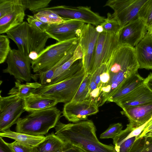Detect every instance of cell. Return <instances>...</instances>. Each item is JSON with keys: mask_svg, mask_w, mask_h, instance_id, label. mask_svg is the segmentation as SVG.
<instances>
[{"mask_svg": "<svg viewBox=\"0 0 152 152\" xmlns=\"http://www.w3.org/2000/svg\"><path fill=\"white\" fill-rule=\"evenodd\" d=\"M22 1L26 9H28L35 14L41 10L48 7L52 0H22Z\"/></svg>", "mask_w": 152, "mask_h": 152, "instance_id": "cell-33", "label": "cell"}, {"mask_svg": "<svg viewBox=\"0 0 152 152\" xmlns=\"http://www.w3.org/2000/svg\"><path fill=\"white\" fill-rule=\"evenodd\" d=\"M98 107L94 102L87 99L83 101L65 103L61 112L69 121L76 123L85 120L88 116L96 114Z\"/></svg>", "mask_w": 152, "mask_h": 152, "instance_id": "cell-12", "label": "cell"}, {"mask_svg": "<svg viewBox=\"0 0 152 152\" xmlns=\"http://www.w3.org/2000/svg\"><path fill=\"white\" fill-rule=\"evenodd\" d=\"M91 74L86 73L85 76L71 101L78 102L86 99L89 95V85Z\"/></svg>", "mask_w": 152, "mask_h": 152, "instance_id": "cell-29", "label": "cell"}, {"mask_svg": "<svg viewBox=\"0 0 152 152\" xmlns=\"http://www.w3.org/2000/svg\"><path fill=\"white\" fill-rule=\"evenodd\" d=\"M144 83L152 92V73H151L145 79Z\"/></svg>", "mask_w": 152, "mask_h": 152, "instance_id": "cell-42", "label": "cell"}, {"mask_svg": "<svg viewBox=\"0 0 152 152\" xmlns=\"http://www.w3.org/2000/svg\"><path fill=\"white\" fill-rule=\"evenodd\" d=\"M58 152H85L80 148L66 143Z\"/></svg>", "mask_w": 152, "mask_h": 152, "instance_id": "cell-39", "label": "cell"}, {"mask_svg": "<svg viewBox=\"0 0 152 152\" xmlns=\"http://www.w3.org/2000/svg\"><path fill=\"white\" fill-rule=\"evenodd\" d=\"M85 23L81 21L69 20L66 22L49 25L46 32L50 38L58 42L78 38Z\"/></svg>", "mask_w": 152, "mask_h": 152, "instance_id": "cell-13", "label": "cell"}, {"mask_svg": "<svg viewBox=\"0 0 152 152\" xmlns=\"http://www.w3.org/2000/svg\"><path fill=\"white\" fill-rule=\"evenodd\" d=\"M23 5L22 0H0V18L12 12Z\"/></svg>", "mask_w": 152, "mask_h": 152, "instance_id": "cell-32", "label": "cell"}, {"mask_svg": "<svg viewBox=\"0 0 152 152\" xmlns=\"http://www.w3.org/2000/svg\"><path fill=\"white\" fill-rule=\"evenodd\" d=\"M78 45L79 43L75 46L64 57L53 67L45 72L36 73L34 75H32V78L35 79L36 78L39 77V83L42 85L48 84L52 78L56 69L69 60L73 56Z\"/></svg>", "mask_w": 152, "mask_h": 152, "instance_id": "cell-26", "label": "cell"}, {"mask_svg": "<svg viewBox=\"0 0 152 152\" xmlns=\"http://www.w3.org/2000/svg\"><path fill=\"white\" fill-rule=\"evenodd\" d=\"M32 61L19 50L11 49L6 59L7 66L3 69V72L13 76L16 80L29 82L32 78L31 66Z\"/></svg>", "mask_w": 152, "mask_h": 152, "instance_id": "cell-9", "label": "cell"}, {"mask_svg": "<svg viewBox=\"0 0 152 152\" xmlns=\"http://www.w3.org/2000/svg\"><path fill=\"white\" fill-rule=\"evenodd\" d=\"M45 9L53 11L66 19L77 20L96 26L101 24L105 19L87 6L60 5Z\"/></svg>", "mask_w": 152, "mask_h": 152, "instance_id": "cell-7", "label": "cell"}, {"mask_svg": "<svg viewBox=\"0 0 152 152\" xmlns=\"http://www.w3.org/2000/svg\"><path fill=\"white\" fill-rule=\"evenodd\" d=\"M123 126L121 123H118L110 125L108 129L100 135L101 139L114 138L122 130Z\"/></svg>", "mask_w": 152, "mask_h": 152, "instance_id": "cell-36", "label": "cell"}, {"mask_svg": "<svg viewBox=\"0 0 152 152\" xmlns=\"http://www.w3.org/2000/svg\"><path fill=\"white\" fill-rule=\"evenodd\" d=\"M79 43V38L57 42L46 47L37 58L31 63L33 72L39 73L49 70L56 65Z\"/></svg>", "mask_w": 152, "mask_h": 152, "instance_id": "cell-5", "label": "cell"}, {"mask_svg": "<svg viewBox=\"0 0 152 152\" xmlns=\"http://www.w3.org/2000/svg\"><path fill=\"white\" fill-rule=\"evenodd\" d=\"M134 48L139 69H152V34L147 33Z\"/></svg>", "mask_w": 152, "mask_h": 152, "instance_id": "cell-17", "label": "cell"}, {"mask_svg": "<svg viewBox=\"0 0 152 152\" xmlns=\"http://www.w3.org/2000/svg\"><path fill=\"white\" fill-rule=\"evenodd\" d=\"M121 113L128 118L131 126L137 128L152 118V103L125 108Z\"/></svg>", "mask_w": 152, "mask_h": 152, "instance_id": "cell-16", "label": "cell"}, {"mask_svg": "<svg viewBox=\"0 0 152 152\" xmlns=\"http://www.w3.org/2000/svg\"><path fill=\"white\" fill-rule=\"evenodd\" d=\"M144 136L147 137H152V130L146 134Z\"/></svg>", "mask_w": 152, "mask_h": 152, "instance_id": "cell-45", "label": "cell"}, {"mask_svg": "<svg viewBox=\"0 0 152 152\" xmlns=\"http://www.w3.org/2000/svg\"><path fill=\"white\" fill-rule=\"evenodd\" d=\"M138 17L145 21L147 30L152 21V0H147L140 9Z\"/></svg>", "mask_w": 152, "mask_h": 152, "instance_id": "cell-34", "label": "cell"}, {"mask_svg": "<svg viewBox=\"0 0 152 152\" xmlns=\"http://www.w3.org/2000/svg\"><path fill=\"white\" fill-rule=\"evenodd\" d=\"M122 109L152 103V92L144 83L115 102Z\"/></svg>", "mask_w": 152, "mask_h": 152, "instance_id": "cell-15", "label": "cell"}, {"mask_svg": "<svg viewBox=\"0 0 152 152\" xmlns=\"http://www.w3.org/2000/svg\"><path fill=\"white\" fill-rule=\"evenodd\" d=\"M152 130V118L148 123L144 130L138 137H140L144 136L146 134Z\"/></svg>", "mask_w": 152, "mask_h": 152, "instance_id": "cell-41", "label": "cell"}, {"mask_svg": "<svg viewBox=\"0 0 152 152\" xmlns=\"http://www.w3.org/2000/svg\"><path fill=\"white\" fill-rule=\"evenodd\" d=\"M83 68L74 76L53 84L42 85L33 93L56 100L58 103L72 100L86 75Z\"/></svg>", "mask_w": 152, "mask_h": 152, "instance_id": "cell-4", "label": "cell"}, {"mask_svg": "<svg viewBox=\"0 0 152 152\" xmlns=\"http://www.w3.org/2000/svg\"><path fill=\"white\" fill-rule=\"evenodd\" d=\"M99 33L91 24L84 25L79 38L82 53L83 68L86 73H90L93 66L94 51Z\"/></svg>", "mask_w": 152, "mask_h": 152, "instance_id": "cell-11", "label": "cell"}, {"mask_svg": "<svg viewBox=\"0 0 152 152\" xmlns=\"http://www.w3.org/2000/svg\"><path fill=\"white\" fill-rule=\"evenodd\" d=\"M11 50L10 46L9 38L6 35H0V63L2 64L6 60Z\"/></svg>", "mask_w": 152, "mask_h": 152, "instance_id": "cell-35", "label": "cell"}, {"mask_svg": "<svg viewBox=\"0 0 152 152\" xmlns=\"http://www.w3.org/2000/svg\"><path fill=\"white\" fill-rule=\"evenodd\" d=\"M147 31L145 22L138 17L121 29L118 34L119 45L134 47L143 38Z\"/></svg>", "mask_w": 152, "mask_h": 152, "instance_id": "cell-14", "label": "cell"}, {"mask_svg": "<svg viewBox=\"0 0 152 152\" xmlns=\"http://www.w3.org/2000/svg\"><path fill=\"white\" fill-rule=\"evenodd\" d=\"M0 152H14L6 142L0 137Z\"/></svg>", "mask_w": 152, "mask_h": 152, "instance_id": "cell-40", "label": "cell"}, {"mask_svg": "<svg viewBox=\"0 0 152 152\" xmlns=\"http://www.w3.org/2000/svg\"><path fill=\"white\" fill-rule=\"evenodd\" d=\"M107 64V69L101 75L98 88L100 92L96 102L98 107L107 102L122 83L139 69L136 60L123 56L110 59Z\"/></svg>", "mask_w": 152, "mask_h": 152, "instance_id": "cell-2", "label": "cell"}, {"mask_svg": "<svg viewBox=\"0 0 152 152\" xmlns=\"http://www.w3.org/2000/svg\"><path fill=\"white\" fill-rule=\"evenodd\" d=\"M118 34H113L104 31L99 34L91 74H92L102 64L107 63L109 60L114 51L119 45Z\"/></svg>", "mask_w": 152, "mask_h": 152, "instance_id": "cell-10", "label": "cell"}, {"mask_svg": "<svg viewBox=\"0 0 152 152\" xmlns=\"http://www.w3.org/2000/svg\"><path fill=\"white\" fill-rule=\"evenodd\" d=\"M147 0H109L104 7H108L120 25L121 29L138 18L139 12Z\"/></svg>", "mask_w": 152, "mask_h": 152, "instance_id": "cell-8", "label": "cell"}, {"mask_svg": "<svg viewBox=\"0 0 152 152\" xmlns=\"http://www.w3.org/2000/svg\"><path fill=\"white\" fill-rule=\"evenodd\" d=\"M33 16L41 22L48 25L61 23L69 20L61 17L52 10L45 9L41 10Z\"/></svg>", "mask_w": 152, "mask_h": 152, "instance_id": "cell-28", "label": "cell"}, {"mask_svg": "<svg viewBox=\"0 0 152 152\" xmlns=\"http://www.w3.org/2000/svg\"><path fill=\"white\" fill-rule=\"evenodd\" d=\"M15 86L9 91V95H15L18 97L24 98L33 93L42 85L37 82H26L25 84L21 83V82L16 80L15 82Z\"/></svg>", "mask_w": 152, "mask_h": 152, "instance_id": "cell-27", "label": "cell"}, {"mask_svg": "<svg viewBox=\"0 0 152 152\" xmlns=\"http://www.w3.org/2000/svg\"><path fill=\"white\" fill-rule=\"evenodd\" d=\"M26 8L23 5L12 12L0 18V34L6 33L24 21Z\"/></svg>", "mask_w": 152, "mask_h": 152, "instance_id": "cell-22", "label": "cell"}, {"mask_svg": "<svg viewBox=\"0 0 152 152\" xmlns=\"http://www.w3.org/2000/svg\"><path fill=\"white\" fill-rule=\"evenodd\" d=\"M24 99L25 111L31 113L55 107L58 103L55 99L34 93Z\"/></svg>", "mask_w": 152, "mask_h": 152, "instance_id": "cell-21", "label": "cell"}, {"mask_svg": "<svg viewBox=\"0 0 152 152\" xmlns=\"http://www.w3.org/2000/svg\"><path fill=\"white\" fill-rule=\"evenodd\" d=\"M129 152H152V137H137Z\"/></svg>", "mask_w": 152, "mask_h": 152, "instance_id": "cell-30", "label": "cell"}, {"mask_svg": "<svg viewBox=\"0 0 152 152\" xmlns=\"http://www.w3.org/2000/svg\"><path fill=\"white\" fill-rule=\"evenodd\" d=\"M29 27L28 23L24 21L6 33L7 36L16 44L18 50L27 57L29 53Z\"/></svg>", "mask_w": 152, "mask_h": 152, "instance_id": "cell-18", "label": "cell"}, {"mask_svg": "<svg viewBox=\"0 0 152 152\" xmlns=\"http://www.w3.org/2000/svg\"><path fill=\"white\" fill-rule=\"evenodd\" d=\"M49 38V36L46 32L39 31L29 25L28 57L32 61L36 59L44 50L46 42Z\"/></svg>", "mask_w": 152, "mask_h": 152, "instance_id": "cell-19", "label": "cell"}, {"mask_svg": "<svg viewBox=\"0 0 152 152\" xmlns=\"http://www.w3.org/2000/svg\"><path fill=\"white\" fill-rule=\"evenodd\" d=\"M100 25L104 31L109 34H118L121 29L120 25L113 14L109 12L107 13V18Z\"/></svg>", "mask_w": 152, "mask_h": 152, "instance_id": "cell-31", "label": "cell"}, {"mask_svg": "<svg viewBox=\"0 0 152 152\" xmlns=\"http://www.w3.org/2000/svg\"><path fill=\"white\" fill-rule=\"evenodd\" d=\"M95 29L96 31L99 33L104 32L103 28L101 25H98L95 27Z\"/></svg>", "mask_w": 152, "mask_h": 152, "instance_id": "cell-43", "label": "cell"}, {"mask_svg": "<svg viewBox=\"0 0 152 152\" xmlns=\"http://www.w3.org/2000/svg\"><path fill=\"white\" fill-rule=\"evenodd\" d=\"M54 128L55 134L63 141L85 152H116L113 145L104 144L99 141L96 127L91 120L68 124L59 121Z\"/></svg>", "mask_w": 152, "mask_h": 152, "instance_id": "cell-1", "label": "cell"}, {"mask_svg": "<svg viewBox=\"0 0 152 152\" xmlns=\"http://www.w3.org/2000/svg\"><path fill=\"white\" fill-rule=\"evenodd\" d=\"M134 128L128 124L125 129L113 139L116 152H129L138 137H133L131 133Z\"/></svg>", "mask_w": 152, "mask_h": 152, "instance_id": "cell-23", "label": "cell"}, {"mask_svg": "<svg viewBox=\"0 0 152 152\" xmlns=\"http://www.w3.org/2000/svg\"><path fill=\"white\" fill-rule=\"evenodd\" d=\"M61 113L55 107L31 112L18 119L16 124V132L34 136H44L50 129L55 127Z\"/></svg>", "mask_w": 152, "mask_h": 152, "instance_id": "cell-3", "label": "cell"}, {"mask_svg": "<svg viewBox=\"0 0 152 152\" xmlns=\"http://www.w3.org/2000/svg\"><path fill=\"white\" fill-rule=\"evenodd\" d=\"M147 33L152 34V21L147 29Z\"/></svg>", "mask_w": 152, "mask_h": 152, "instance_id": "cell-44", "label": "cell"}, {"mask_svg": "<svg viewBox=\"0 0 152 152\" xmlns=\"http://www.w3.org/2000/svg\"><path fill=\"white\" fill-rule=\"evenodd\" d=\"M0 137L12 139L18 142L32 147L37 145L42 142L45 137V136H34L13 132L10 129L0 132Z\"/></svg>", "mask_w": 152, "mask_h": 152, "instance_id": "cell-25", "label": "cell"}, {"mask_svg": "<svg viewBox=\"0 0 152 152\" xmlns=\"http://www.w3.org/2000/svg\"><path fill=\"white\" fill-rule=\"evenodd\" d=\"M25 111L24 99L16 95H0V132L10 129Z\"/></svg>", "mask_w": 152, "mask_h": 152, "instance_id": "cell-6", "label": "cell"}, {"mask_svg": "<svg viewBox=\"0 0 152 152\" xmlns=\"http://www.w3.org/2000/svg\"><path fill=\"white\" fill-rule=\"evenodd\" d=\"M66 143L53 132L45 136L42 142L33 148L34 152H58Z\"/></svg>", "mask_w": 152, "mask_h": 152, "instance_id": "cell-24", "label": "cell"}, {"mask_svg": "<svg viewBox=\"0 0 152 152\" xmlns=\"http://www.w3.org/2000/svg\"><path fill=\"white\" fill-rule=\"evenodd\" d=\"M7 144L14 152H34L33 147L16 141Z\"/></svg>", "mask_w": 152, "mask_h": 152, "instance_id": "cell-38", "label": "cell"}, {"mask_svg": "<svg viewBox=\"0 0 152 152\" xmlns=\"http://www.w3.org/2000/svg\"><path fill=\"white\" fill-rule=\"evenodd\" d=\"M145 79L137 72L132 74L122 83L117 91L109 98L107 102L115 103L144 84Z\"/></svg>", "mask_w": 152, "mask_h": 152, "instance_id": "cell-20", "label": "cell"}, {"mask_svg": "<svg viewBox=\"0 0 152 152\" xmlns=\"http://www.w3.org/2000/svg\"><path fill=\"white\" fill-rule=\"evenodd\" d=\"M27 20L30 26L39 31H46L49 25L41 22L33 15H27Z\"/></svg>", "mask_w": 152, "mask_h": 152, "instance_id": "cell-37", "label": "cell"}]
</instances>
